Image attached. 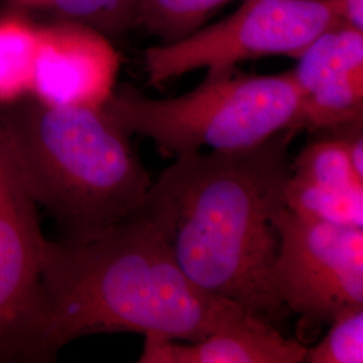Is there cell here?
Returning a JSON list of instances; mask_svg holds the SVG:
<instances>
[{
  "instance_id": "obj_1",
  "label": "cell",
  "mask_w": 363,
  "mask_h": 363,
  "mask_svg": "<svg viewBox=\"0 0 363 363\" xmlns=\"http://www.w3.org/2000/svg\"><path fill=\"white\" fill-rule=\"evenodd\" d=\"M295 135L280 130L252 148L178 156L139 208L195 286L273 325L288 313L272 281L273 217L284 206Z\"/></svg>"
},
{
  "instance_id": "obj_2",
  "label": "cell",
  "mask_w": 363,
  "mask_h": 363,
  "mask_svg": "<svg viewBox=\"0 0 363 363\" xmlns=\"http://www.w3.org/2000/svg\"><path fill=\"white\" fill-rule=\"evenodd\" d=\"M45 362L78 337L135 333L196 342L259 319L195 286L140 211L85 241L46 240Z\"/></svg>"
},
{
  "instance_id": "obj_3",
  "label": "cell",
  "mask_w": 363,
  "mask_h": 363,
  "mask_svg": "<svg viewBox=\"0 0 363 363\" xmlns=\"http://www.w3.org/2000/svg\"><path fill=\"white\" fill-rule=\"evenodd\" d=\"M0 125L28 193L64 240H91L143 205L151 175L103 106L21 99L0 104Z\"/></svg>"
},
{
  "instance_id": "obj_4",
  "label": "cell",
  "mask_w": 363,
  "mask_h": 363,
  "mask_svg": "<svg viewBox=\"0 0 363 363\" xmlns=\"http://www.w3.org/2000/svg\"><path fill=\"white\" fill-rule=\"evenodd\" d=\"M298 101L292 72L259 76L234 66L208 72L195 89L178 97L156 100L124 88L113 91L103 109L127 133L178 157L203 148L237 151L264 143L289 130Z\"/></svg>"
},
{
  "instance_id": "obj_5",
  "label": "cell",
  "mask_w": 363,
  "mask_h": 363,
  "mask_svg": "<svg viewBox=\"0 0 363 363\" xmlns=\"http://www.w3.org/2000/svg\"><path fill=\"white\" fill-rule=\"evenodd\" d=\"M337 0H242L216 25L144 50L147 81L160 86L198 69L216 72L274 55L298 58L313 39L342 25Z\"/></svg>"
},
{
  "instance_id": "obj_6",
  "label": "cell",
  "mask_w": 363,
  "mask_h": 363,
  "mask_svg": "<svg viewBox=\"0 0 363 363\" xmlns=\"http://www.w3.org/2000/svg\"><path fill=\"white\" fill-rule=\"evenodd\" d=\"M273 225L279 252L272 281L286 311L331 322L363 306V229L307 220L286 206Z\"/></svg>"
},
{
  "instance_id": "obj_7",
  "label": "cell",
  "mask_w": 363,
  "mask_h": 363,
  "mask_svg": "<svg viewBox=\"0 0 363 363\" xmlns=\"http://www.w3.org/2000/svg\"><path fill=\"white\" fill-rule=\"evenodd\" d=\"M45 242L38 205L0 125V362H45Z\"/></svg>"
},
{
  "instance_id": "obj_8",
  "label": "cell",
  "mask_w": 363,
  "mask_h": 363,
  "mask_svg": "<svg viewBox=\"0 0 363 363\" xmlns=\"http://www.w3.org/2000/svg\"><path fill=\"white\" fill-rule=\"evenodd\" d=\"M118 58L101 33L76 23L55 31L35 58L39 99L103 106L113 94Z\"/></svg>"
},
{
  "instance_id": "obj_9",
  "label": "cell",
  "mask_w": 363,
  "mask_h": 363,
  "mask_svg": "<svg viewBox=\"0 0 363 363\" xmlns=\"http://www.w3.org/2000/svg\"><path fill=\"white\" fill-rule=\"evenodd\" d=\"M307 346L271 323L253 319L196 342L145 335L140 363H301Z\"/></svg>"
},
{
  "instance_id": "obj_10",
  "label": "cell",
  "mask_w": 363,
  "mask_h": 363,
  "mask_svg": "<svg viewBox=\"0 0 363 363\" xmlns=\"http://www.w3.org/2000/svg\"><path fill=\"white\" fill-rule=\"evenodd\" d=\"M291 72L300 96L363 81V31L345 23L327 30L300 52Z\"/></svg>"
},
{
  "instance_id": "obj_11",
  "label": "cell",
  "mask_w": 363,
  "mask_h": 363,
  "mask_svg": "<svg viewBox=\"0 0 363 363\" xmlns=\"http://www.w3.org/2000/svg\"><path fill=\"white\" fill-rule=\"evenodd\" d=\"M291 172L325 190L363 195V175L354 169L337 133L306 145L291 164Z\"/></svg>"
},
{
  "instance_id": "obj_12",
  "label": "cell",
  "mask_w": 363,
  "mask_h": 363,
  "mask_svg": "<svg viewBox=\"0 0 363 363\" xmlns=\"http://www.w3.org/2000/svg\"><path fill=\"white\" fill-rule=\"evenodd\" d=\"M284 206L307 220L363 229V195L325 190L292 172L284 190Z\"/></svg>"
},
{
  "instance_id": "obj_13",
  "label": "cell",
  "mask_w": 363,
  "mask_h": 363,
  "mask_svg": "<svg viewBox=\"0 0 363 363\" xmlns=\"http://www.w3.org/2000/svg\"><path fill=\"white\" fill-rule=\"evenodd\" d=\"M229 0H139L132 27H140L162 43L182 38Z\"/></svg>"
},
{
  "instance_id": "obj_14",
  "label": "cell",
  "mask_w": 363,
  "mask_h": 363,
  "mask_svg": "<svg viewBox=\"0 0 363 363\" xmlns=\"http://www.w3.org/2000/svg\"><path fill=\"white\" fill-rule=\"evenodd\" d=\"M304 362L362 363L363 306L337 315L325 337L307 349Z\"/></svg>"
},
{
  "instance_id": "obj_15",
  "label": "cell",
  "mask_w": 363,
  "mask_h": 363,
  "mask_svg": "<svg viewBox=\"0 0 363 363\" xmlns=\"http://www.w3.org/2000/svg\"><path fill=\"white\" fill-rule=\"evenodd\" d=\"M72 22L101 34H116L132 27L139 0H50Z\"/></svg>"
},
{
  "instance_id": "obj_16",
  "label": "cell",
  "mask_w": 363,
  "mask_h": 363,
  "mask_svg": "<svg viewBox=\"0 0 363 363\" xmlns=\"http://www.w3.org/2000/svg\"><path fill=\"white\" fill-rule=\"evenodd\" d=\"M342 22L363 31V0H337Z\"/></svg>"
}]
</instances>
